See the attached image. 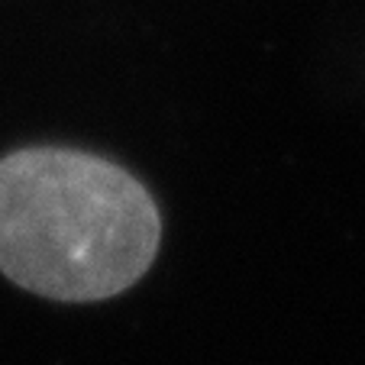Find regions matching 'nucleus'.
I'll return each instance as SVG.
<instances>
[{
    "label": "nucleus",
    "instance_id": "obj_1",
    "mask_svg": "<svg viewBox=\"0 0 365 365\" xmlns=\"http://www.w3.org/2000/svg\"><path fill=\"white\" fill-rule=\"evenodd\" d=\"M162 214L123 165L68 145L0 159V275L48 301L91 304L152 269Z\"/></svg>",
    "mask_w": 365,
    "mask_h": 365
}]
</instances>
